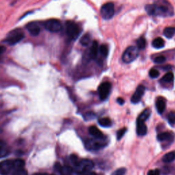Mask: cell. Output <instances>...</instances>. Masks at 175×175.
<instances>
[{"label":"cell","mask_w":175,"mask_h":175,"mask_svg":"<svg viewBox=\"0 0 175 175\" xmlns=\"http://www.w3.org/2000/svg\"><path fill=\"white\" fill-rule=\"evenodd\" d=\"M147 13L151 16L172 17L174 14V10L170 3L166 0H159L155 4H148L145 7Z\"/></svg>","instance_id":"1"},{"label":"cell","mask_w":175,"mask_h":175,"mask_svg":"<svg viewBox=\"0 0 175 175\" xmlns=\"http://www.w3.org/2000/svg\"><path fill=\"white\" fill-rule=\"evenodd\" d=\"M25 38V34L20 28H17L10 31L7 34L4 40V43L9 45H15L19 43Z\"/></svg>","instance_id":"2"},{"label":"cell","mask_w":175,"mask_h":175,"mask_svg":"<svg viewBox=\"0 0 175 175\" xmlns=\"http://www.w3.org/2000/svg\"><path fill=\"white\" fill-rule=\"evenodd\" d=\"M81 29L75 22L67 21L66 23V34L70 40H75L80 36Z\"/></svg>","instance_id":"3"},{"label":"cell","mask_w":175,"mask_h":175,"mask_svg":"<svg viewBox=\"0 0 175 175\" xmlns=\"http://www.w3.org/2000/svg\"><path fill=\"white\" fill-rule=\"evenodd\" d=\"M138 48L134 46H130L127 47L122 54V59L125 63L129 64L133 62L138 57Z\"/></svg>","instance_id":"4"},{"label":"cell","mask_w":175,"mask_h":175,"mask_svg":"<svg viewBox=\"0 0 175 175\" xmlns=\"http://www.w3.org/2000/svg\"><path fill=\"white\" fill-rule=\"evenodd\" d=\"M75 171L78 174H82L88 173L92 170L94 168V163L92 160L88 159H85L78 162L77 164L74 166Z\"/></svg>","instance_id":"5"},{"label":"cell","mask_w":175,"mask_h":175,"mask_svg":"<svg viewBox=\"0 0 175 175\" xmlns=\"http://www.w3.org/2000/svg\"><path fill=\"white\" fill-rule=\"evenodd\" d=\"M43 26L47 30L51 33L59 32L62 30V25L60 21L56 19L47 20L43 23Z\"/></svg>","instance_id":"6"},{"label":"cell","mask_w":175,"mask_h":175,"mask_svg":"<svg viewBox=\"0 0 175 175\" xmlns=\"http://www.w3.org/2000/svg\"><path fill=\"white\" fill-rule=\"evenodd\" d=\"M115 14L114 4L112 2H107L102 6L101 8V17L104 19L109 20L112 19Z\"/></svg>","instance_id":"7"},{"label":"cell","mask_w":175,"mask_h":175,"mask_svg":"<svg viewBox=\"0 0 175 175\" xmlns=\"http://www.w3.org/2000/svg\"><path fill=\"white\" fill-rule=\"evenodd\" d=\"M111 88H112V85H111V84L108 82V81L102 83L101 85L99 86L98 88V92L99 97H100L102 101L106 100V99L108 97Z\"/></svg>","instance_id":"8"},{"label":"cell","mask_w":175,"mask_h":175,"mask_svg":"<svg viewBox=\"0 0 175 175\" xmlns=\"http://www.w3.org/2000/svg\"><path fill=\"white\" fill-rule=\"evenodd\" d=\"M13 160H6L0 162V174L8 175L13 170Z\"/></svg>","instance_id":"9"},{"label":"cell","mask_w":175,"mask_h":175,"mask_svg":"<svg viewBox=\"0 0 175 175\" xmlns=\"http://www.w3.org/2000/svg\"><path fill=\"white\" fill-rule=\"evenodd\" d=\"M144 92H145V87L143 85L138 86V87L137 88L136 92H134L132 97L131 99V103H133L134 104L138 103L140 101L143 95H144Z\"/></svg>","instance_id":"10"},{"label":"cell","mask_w":175,"mask_h":175,"mask_svg":"<svg viewBox=\"0 0 175 175\" xmlns=\"http://www.w3.org/2000/svg\"><path fill=\"white\" fill-rule=\"evenodd\" d=\"M103 138H96L97 140H90L88 143V148L89 149L92 150H99L101 148L104 147L106 145V143L103 141Z\"/></svg>","instance_id":"11"},{"label":"cell","mask_w":175,"mask_h":175,"mask_svg":"<svg viewBox=\"0 0 175 175\" xmlns=\"http://www.w3.org/2000/svg\"><path fill=\"white\" fill-rule=\"evenodd\" d=\"M25 28L26 30L28 31V32L33 36H38L40 32V26L36 22L28 23V24L25 25Z\"/></svg>","instance_id":"12"},{"label":"cell","mask_w":175,"mask_h":175,"mask_svg":"<svg viewBox=\"0 0 175 175\" xmlns=\"http://www.w3.org/2000/svg\"><path fill=\"white\" fill-rule=\"evenodd\" d=\"M155 106H156L157 112H158L159 114H162L166 110V100L162 97H158L156 100Z\"/></svg>","instance_id":"13"},{"label":"cell","mask_w":175,"mask_h":175,"mask_svg":"<svg viewBox=\"0 0 175 175\" xmlns=\"http://www.w3.org/2000/svg\"><path fill=\"white\" fill-rule=\"evenodd\" d=\"M145 122L137 120V134L139 136H144L147 133V127L144 123Z\"/></svg>","instance_id":"14"},{"label":"cell","mask_w":175,"mask_h":175,"mask_svg":"<svg viewBox=\"0 0 175 175\" xmlns=\"http://www.w3.org/2000/svg\"><path fill=\"white\" fill-rule=\"evenodd\" d=\"M99 51V44L98 42L94 40L91 43V46H90V49L89 51V57L92 59H95L97 57L98 53Z\"/></svg>","instance_id":"15"},{"label":"cell","mask_w":175,"mask_h":175,"mask_svg":"<svg viewBox=\"0 0 175 175\" xmlns=\"http://www.w3.org/2000/svg\"><path fill=\"white\" fill-rule=\"evenodd\" d=\"M157 139L159 142H165L173 140L174 139V135L172 132H162L159 133L157 136Z\"/></svg>","instance_id":"16"},{"label":"cell","mask_w":175,"mask_h":175,"mask_svg":"<svg viewBox=\"0 0 175 175\" xmlns=\"http://www.w3.org/2000/svg\"><path fill=\"white\" fill-rule=\"evenodd\" d=\"M88 131L90 135L94 136L95 138H104V136L103 133L99 130L97 127L95 126H91L89 127Z\"/></svg>","instance_id":"17"},{"label":"cell","mask_w":175,"mask_h":175,"mask_svg":"<svg viewBox=\"0 0 175 175\" xmlns=\"http://www.w3.org/2000/svg\"><path fill=\"white\" fill-rule=\"evenodd\" d=\"M175 159V153L174 151L172 152H169L168 153L165 154L162 157V162L164 163H171L173 162Z\"/></svg>","instance_id":"18"},{"label":"cell","mask_w":175,"mask_h":175,"mask_svg":"<svg viewBox=\"0 0 175 175\" xmlns=\"http://www.w3.org/2000/svg\"><path fill=\"white\" fill-rule=\"evenodd\" d=\"M152 45L154 48L155 49H162L164 47V40L162 38L157 37L152 42Z\"/></svg>","instance_id":"19"},{"label":"cell","mask_w":175,"mask_h":175,"mask_svg":"<svg viewBox=\"0 0 175 175\" xmlns=\"http://www.w3.org/2000/svg\"><path fill=\"white\" fill-rule=\"evenodd\" d=\"M151 114V109H149V108L145 109L140 114V115L139 116L138 120L143 121V122H145L146 121L148 120V118L150 117Z\"/></svg>","instance_id":"20"},{"label":"cell","mask_w":175,"mask_h":175,"mask_svg":"<svg viewBox=\"0 0 175 175\" xmlns=\"http://www.w3.org/2000/svg\"><path fill=\"white\" fill-rule=\"evenodd\" d=\"M164 35L168 39H172L175 35V28L174 27H167L164 29Z\"/></svg>","instance_id":"21"},{"label":"cell","mask_w":175,"mask_h":175,"mask_svg":"<svg viewBox=\"0 0 175 175\" xmlns=\"http://www.w3.org/2000/svg\"><path fill=\"white\" fill-rule=\"evenodd\" d=\"M174 74L173 72H168L163 77L160 81L162 83H170L174 81Z\"/></svg>","instance_id":"22"},{"label":"cell","mask_w":175,"mask_h":175,"mask_svg":"<svg viewBox=\"0 0 175 175\" xmlns=\"http://www.w3.org/2000/svg\"><path fill=\"white\" fill-rule=\"evenodd\" d=\"M91 43V36L89 34H86L81 38L80 44L84 47L88 46Z\"/></svg>","instance_id":"23"},{"label":"cell","mask_w":175,"mask_h":175,"mask_svg":"<svg viewBox=\"0 0 175 175\" xmlns=\"http://www.w3.org/2000/svg\"><path fill=\"white\" fill-rule=\"evenodd\" d=\"M99 124L101 125V127H110L112 126V122L111 119L109 118H101L99 119Z\"/></svg>","instance_id":"24"},{"label":"cell","mask_w":175,"mask_h":175,"mask_svg":"<svg viewBox=\"0 0 175 175\" xmlns=\"http://www.w3.org/2000/svg\"><path fill=\"white\" fill-rule=\"evenodd\" d=\"M59 173L61 175H71L73 173V168L69 166H62Z\"/></svg>","instance_id":"25"},{"label":"cell","mask_w":175,"mask_h":175,"mask_svg":"<svg viewBox=\"0 0 175 175\" xmlns=\"http://www.w3.org/2000/svg\"><path fill=\"white\" fill-rule=\"evenodd\" d=\"M24 166H25V162L23 161V159H17L13 160V167H14L13 170H16V169L23 168H24Z\"/></svg>","instance_id":"26"},{"label":"cell","mask_w":175,"mask_h":175,"mask_svg":"<svg viewBox=\"0 0 175 175\" xmlns=\"http://www.w3.org/2000/svg\"><path fill=\"white\" fill-rule=\"evenodd\" d=\"M167 119L168 121L169 125H170L171 126H174L175 125V112L173 111V112H170L167 116Z\"/></svg>","instance_id":"27"},{"label":"cell","mask_w":175,"mask_h":175,"mask_svg":"<svg viewBox=\"0 0 175 175\" xmlns=\"http://www.w3.org/2000/svg\"><path fill=\"white\" fill-rule=\"evenodd\" d=\"M99 52H100L102 56H103L104 58H106L107 55H108L109 53V49L108 47L106 45H102L99 47Z\"/></svg>","instance_id":"28"},{"label":"cell","mask_w":175,"mask_h":175,"mask_svg":"<svg viewBox=\"0 0 175 175\" xmlns=\"http://www.w3.org/2000/svg\"><path fill=\"white\" fill-rule=\"evenodd\" d=\"M147 45V42L144 38L140 37V39L137 40V47L138 49H144Z\"/></svg>","instance_id":"29"},{"label":"cell","mask_w":175,"mask_h":175,"mask_svg":"<svg viewBox=\"0 0 175 175\" xmlns=\"http://www.w3.org/2000/svg\"><path fill=\"white\" fill-rule=\"evenodd\" d=\"M28 171L24 168L16 169L11 173V175H28Z\"/></svg>","instance_id":"30"},{"label":"cell","mask_w":175,"mask_h":175,"mask_svg":"<svg viewBox=\"0 0 175 175\" xmlns=\"http://www.w3.org/2000/svg\"><path fill=\"white\" fill-rule=\"evenodd\" d=\"M149 76L152 79L157 78L159 76V72L155 69H151L149 71Z\"/></svg>","instance_id":"31"},{"label":"cell","mask_w":175,"mask_h":175,"mask_svg":"<svg viewBox=\"0 0 175 175\" xmlns=\"http://www.w3.org/2000/svg\"><path fill=\"white\" fill-rule=\"evenodd\" d=\"M127 170L125 168H121L116 170L114 172H113L112 174L111 175H125L126 174Z\"/></svg>","instance_id":"32"},{"label":"cell","mask_w":175,"mask_h":175,"mask_svg":"<svg viewBox=\"0 0 175 175\" xmlns=\"http://www.w3.org/2000/svg\"><path fill=\"white\" fill-rule=\"evenodd\" d=\"M127 132V128H122L121 129L117 132V135H116V138H117L118 140H120L121 138L125 136V133Z\"/></svg>","instance_id":"33"},{"label":"cell","mask_w":175,"mask_h":175,"mask_svg":"<svg viewBox=\"0 0 175 175\" xmlns=\"http://www.w3.org/2000/svg\"><path fill=\"white\" fill-rule=\"evenodd\" d=\"M153 60L154 62L156 64H162L166 62V57L164 56V55H159V56H157Z\"/></svg>","instance_id":"34"},{"label":"cell","mask_w":175,"mask_h":175,"mask_svg":"<svg viewBox=\"0 0 175 175\" xmlns=\"http://www.w3.org/2000/svg\"><path fill=\"white\" fill-rule=\"evenodd\" d=\"M8 153H9V151H8L6 148H5V147L3 148L2 149L0 150V158L6 157V155H8Z\"/></svg>","instance_id":"35"},{"label":"cell","mask_w":175,"mask_h":175,"mask_svg":"<svg viewBox=\"0 0 175 175\" xmlns=\"http://www.w3.org/2000/svg\"><path fill=\"white\" fill-rule=\"evenodd\" d=\"M161 171L158 169H155V170H151L148 172L147 175H160Z\"/></svg>","instance_id":"36"},{"label":"cell","mask_w":175,"mask_h":175,"mask_svg":"<svg viewBox=\"0 0 175 175\" xmlns=\"http://www.w3.org/2000/svg\"><path fill=\"white\" fill-rule=\"evenodd\" d=\"M170 173V168L169 166H164V168H162L161 173H162L163 174H168Z\"/></svg>","instance_id":"37"},{"label":"cell","mask_w":175,"mask_h":175,"mask_svg":"<svg viewBox=\"0 0 175 175\" xmlns=\"http://www.w3.org/2000/svg\"><path fill=\"white\" fill-rule=\"evenodd\" d=\"M61 167H62V165H61L60 163H56V164H55L54 166V168L55 169V170H57L58 172L60 171Z\"/></svg>","instance_id":"38"},{"label":"cell","mask_w":175,"mask_h":175,"mask_svg":"<svg viewBox=\"0 0 175 175\" xmlns=\"http://www.w3.org/2000/svg\"><path fill=\"white\" fill-rule=\"evenodd\" d=\"M6 48L5 46L0 45V55L4 54V52L6 51Z\"/></svg>","instance_id":"39"},{"label":"cell","mask_w":175,"mask_h":175,"mask_svg":"<svg viewBox=\"0 0 175 175\" xmlns=\"http://www.w3.org/2000/svg\"><path fill=\"white\" fill-rule=\"evenodd\" d=\"M117 102H118V104H120L122 106V105H123L125 103V100L122 98L119 97L117 99Z\"/></svg>","instance_id":"40"},{"label":"cell","mask_w":175,"mask_h":175,"mask_svg":"<svg viewBox=\"0 0 175 175\" xmlns=\"http://www.w3.org/2000/svg\"><path fill=\"white\" fill-rule=\"evenodd\" d=\"M80 175H96V174L94 173H92V172H91V171H90V172H88V173L80 174Z\"/></svg>","instance_id":"41"},{"label":"cell","mask_w":175,"mask_h":175,"mask_svg":"<svg viewBox=\"0 0 175 175\" xmlns=\"http://www.w3.org/2000/svg\"><path fill=\"white\" fill-rule=\"evenodd\" d=\"M5 146H6V144H5L4 142L0 141V150L2 149L3 148H4Z\"/></svg>","instance_id":"42"},{"label":"cell","mask_w":175,"mask_h":175,"mask_svg":"<svg viewBox=\"0 0 175 175\" xmlns=\"http://www.w3.org/2000/svg\"><path fill=\"white\" fill-rule=\"evenodd\" d=\"M33 175H48V174H45V173H36V174H34Z\"/></svg>","instance_id":"43"},{"label":"cell","mask_w":175,"mask_h":175,"mask_svg":"<svg viewBox=\"0 0 175 175\" xmlns=\"http://www.w3.org/2000/svg\"><path fill=\"white\" fill-rule=\"evenodd\" d=\"M48 175H49V174H48Z\"/></svg>","instance_id":"44"}]
</instances>
